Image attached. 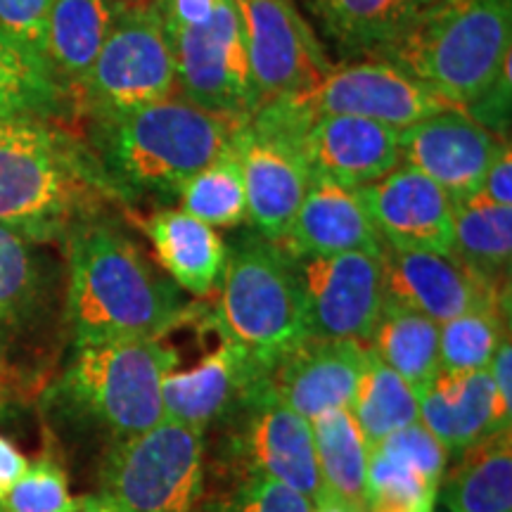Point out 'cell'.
I'll list each match as a JSON object with an SVG mask.
<instances>
[{
	"instance_id": "obj_39",
	"label": "cell",
	"mask_w": 512,
	"mask_h": 512,
	"mask_svg": "<svg viewBox=\"0 0 512 512\" xmlns=\"http://www.w3.org/2000/svg\"><path fill=\"white\" fill-rule=\"evenodd\" d=\"M510 57L503 62V67L498 69L494 81L484 88L482 95L470 102L465 107V112L470 114L477 124H482L486 131H491L498 138L508 136L510 126Z\"/></svg>"
},
{
	"instance_id": "obj_44",
	"label": "cell",
	"mask_w": 512,
	"mask_h": 512,
	"mask_svg": "<svg viewBox=\"0 0 512 512\" xmlns=\"http://www.w3.org/2000/svg\"><path fill=\"white\" fill-rule=\"evenodd\" d=\"M311 512H361V510H356L354 505L342 501V498L330 494V491H323V494H320L316 501H313Z\"/></svg>"
},
{
	"instance_id": "obj_24",
	"label": "cell",
	"mask_w": 512,
	"mask_h": 512,
	"mask_svg": "<svg viewBox=\"0 0 512 512\" xmlns=\"http://www.w3.org/2000/svg\"><path fill=\"white\" fill-rule=\"evenodd\" d=\"M124 8V0H53L46 29V67L64 98H74L79 91Z\"/></svg>"
},
{
	"instance_id": "obj_36",
	"label": "cell",
	"mask_w": 512,
	"mask_h": 512,
	"mask_svg": "<svg viewBox=\"0 0 512 512\" xmlns=\"http://www.w3.org/2000/svg\"><path fill=\"white\" fill-rule=\"evenodd\" d=\"M311 508V498L290 486L273 482V479H245L230 494L216 498L195 512H311Z\"/></svg>"
},
{
	"instance_id": "obj_1",
	"label": "cell",
	"mask_w": 512,
	"mask_h": 512,
	"mask_svg": "<svg viewBox=\"0 0 512 512\" xmlns=\"http://www.w3.org/2000/svg\"><path fill=\"white\" fill-rule=\"evenodd\" d=\"M114 190L91 147L41 117L0 121V226L46 242L98 216Z\"/></svg>"
},
{
	"instance_id": "obj_41",
	"label": "cell",
	"mask_w": 512,
	"mask_h": 512,
	"mask_svg": "<svg viewBox=\"0 0 512 512\" xmlns=\"http://www.w3.org/2000/svg\"><path fill=\"white\" fill-rule=\"evenodd\" d=\"M489 375L491 382H494L498 403H501L503 413L512 418V344L510 337H505L498 349L494 351L489 361Z\"/></svg>"
},
{
	"instance_id": "obj_15",
	"label": "cell",
	"mask_w": 512,
	"mask_h": 512,
	"mask_svg": "<svg viewBox=\"0 0 512 512\" xmlns=\"http://www.w3.org/2000/svg\"><path fill=\"white\" fill-rule=\"evenodd\" d=\"M247 195V223L261 238L278 242L290 228L311 174L294 136L254 112L233 136Z\"/></svg>"
},
{
	"instance_id": "obj_16",
	"label": "cell",
	"mask_w": 512,
	"mask_h": 512,
	"mask_svg": "<svg viewBox=\"0 0 512 512\" xmlns=\"http://www.w3.org/2000/svg\"><path fill=\"white\" fill-rule=\"evenodd\" d=\"M498 140L465 110L451 107L399 131L401 164L430 178L458 204L479 192Z\"/></svg>"
},
{
	"instance_id": "obj_4",
	"label": "cell",
	"mask_w": 512,
	"mask_h": 512,
	"mask_svg": "<svg viewBox=\"0 0 512 512\" xmlns=\"http://www.w3.org/2000/svg\"><path fill=\"white\" fill-rule=\"evenodd\" d=\"M512 55V0H430L373 60L465 110Z\"/></svg>"
},
{
	"instance_id": "obj_27",
	"label": "cell",
	"mask_w": 512,
	"mask_h": 512,
	"mask_svg": "<svg viewBox=\"0 0 512 512\" xmlns=\"http://www.w3.org/2000/svg\"><path fill=\"white\" fill-rule=\"evenodd\" d=\"M451 256L465 268L501 287L512 259V207L472 195L456 204Z\"/></svg>"
},
{
	"instance_id": "obj_14",
	"label": "cell",
	"mask_w": 512,
	"mask_h": 512,
	"mask_svg": "<svg viewBox=\"0 0 512 512\" xmlns=\"http://www.w3.org/2000/svg\"><path fill=\"white\" fill-rule=\"evenodd\" d=\"M256 112L294 136L311 178L363 188L401 166L399 131L392 126L344 114L294 117L275 102H266Z\"/></svg>"
},
{
	"instance_id": "obj_12",
	"label": "cell",
	"mask_w": 512,
	"mask_h": 512,
	"mask_svg": "<svg viewBox=\"0 0 512 512\" xmlns=\"http://www.w3.org/2000/svg\"><path fill=\"white\" fill-rule=\"evenodd\" d=\"M228 458L245 479H273L299 494L316 498L325 491L311 420L261 389L230 415Z\"/></svg>"
},
{
	"instance_id": "obj_17",
	"label": "cell",
	"mask_w": 512,
	"mask_h": 512,
	"mask_svg": "<svg viewBox=\"0 0 512 512\" xmlns=\"http://www.w3.org/2000/svg\"><path fill=\"white\" fill-rule=\"evenodd\" d=\"M358 192L382 245L406 252L451 254L456 204L430 178L401 164Z\"/></svg>"
},
{
	"instance_id": "obj_28",
	"label": "cell",
	"mask_w": 512,
	"mask_h": 512,
	"mask_svg": "<svg viewBox=\"0 0 512 512\" xmlns=\"http://www.w3.org/2000/svg\"><path fill=\"white\" fill-rule=\"evenodd\" d=\"M368 349L418 394L441 373L439 323L415 311L384 304Z\"/></svg>"
},
{
	"instance_id": "obj_26",
	"label": "cell",
	"mask_w": 512,
	"mask_h": 512,
	"mask_svg": "<svg viewBox=\"0 0 512 512\" xmlns=\"http://www.w3.org/2000/svg\"><path fill=\"white\" fill-rule=\"evenodd\" d=\"M439 494L448 512H512V432L489 434L456 453Z\"/></svg>"
},
{
	"instance_id": "obj_32",
	"label": "cell",
	"mask_w": 512,
	"mask_h": 512,
	"mask_svg": "<svg viewBox=\"0 0 512 512\" xmlns=\"http://www.w3.org/2000/svg\"><path fill=\"white\" fill-rule=\"evenodd\" d=\"M64 95L46 67L31 60L0 29V121L17 117L48 119L62 110Z\"/></svg>"
},
{
	"instance_id": "obj_20",
	"label": "cell",
	"mask_w": 512,
	"mask_h": 512,
	"mask_svg": "<svg viewBox=\"0 0 512 512\" xmlns=\"http://www.w3.org/2000/svg\"><path fill=\"white\" fill-rule=\"evenodd\" d=\"M366 358V344L306 337L273 363L268 389L287 408L316 420L351 406Z\"/></svg>"
},
{
	"instance_id": "obj_19",
	"label": "cell",
	"mask_w": 512,
	"mask_h": 512,
	"mask_svg": "<svg viewBox=\"0 0 512 512\" xmlns=\"http://www.w3.org/2000/svg\"><path fill=\"white\" fill-rule=\"evenodd\" d=\"M266 387L264 363L242 347L223 342L200 366L164 377V420L207 432V427L228 420Z\"/></svg>"
},
{
	"instance_id": "obj_40",
	"label": "cell",
	"mask_w": 512,
	"mask_h": 512,
	"mask_svg": "<svg viewBox=\"0 0 512 512\" xmlns=\"http://www.w3.org/2000/svg\"><path fill=\"white\" fill-rule=\"evenodd\" d=\"M477 195L501 207H512V150L508 136L498 140Z\"/></svg>"
},
{
	"instance_id": "obj_13",
	"label": "cell",
	"mask_w": 512,
	"mask_h": 512,
	"mask_svg": "<svg viewBox=\"0 0 512 512\" xmlns=\"http://www.w3.org/2000/svg\"><path fill=\"white\" fill-rule=\"evenodd\" d=\"M235 8L259 107L304 93L335 64L294 0H235Z\"/></svg>"
},
{
	"instance_id": "obj_6",
	"label": "cell",
	"mask_w": 512,
	"mask_h": 512,
	"mask_svg": "<svg viewBox=\"0 0 512 512\" xmlns=\"http://www.w3.org/2000/svg\"><path fill=\"white\" fill-rule=\"evenodd\" d=\"M176 93L202 110L249 119L259 110L235 0H159Z\"/></svg>"
},
{
	"instance_id": "obj_21",
	"label": "cell",
	"mask_w": 512,
	"mask_h": 512,
	"mask_svg": "<svg viewBox=\"0 0 512 512\" xmlns=\"http://www.w3.org/2000/svg\"><path fill=\"white\" fill-rule=\"evenodd\" d=\"M275 245L290 259L382 252V238L361 192L330 178H311L290 228Z\"/></svg>"
},
{
	"instance_id": "obj_8",
	"label": "cell",
	"mask_w": 512,
	"mask_h": 512,
	"mask_svg": "<svg viewBox=\"0 0 512 512\" xmlns=\"http://www.w3.org/2000/svg\"><path fill=\"white\" fill-rule=\"evenodd\" d=\"M176 93V67L159 0L126 5L74 102L91 121L143 110Z\"/></svg>"
},
{
	"instance_id": "obj_34",
	"label": "cell",
	"mask_w": 512,
	"mask_h": 512,
	"mask_svg": "<svg viewBox=\"0 0 512 512\" xmlns=\"http://www.w3.org/2000/svg\"><path fill=\"white\" fill-rule=\"evenodd\" d=\"M41 290V271L34 240L0 226V325L17 323L34 306Z\"/></svg>"
},
{
	"instance_id": "obj_3",
	"label": "cell",
	"mask_w": 512,
	"mask_h": 512,
	"mask_svg": "<svg viewBox=\"0 0 512 512\" xmlns=\"http://www.w3.org/2000/svg\"><path fill=\"white\" fill-rule=\"evenodd\" d=\"M242 121L174 93L143 110L91 121L88 147L119 195H178L192 174L226 150Z\"/></svg>"
},
{
	"instance_id": "obj_37",
	"label": "cell",
	"mask_w": 512,
	"mask_h": 512,
	"mask_svg": "<svg viewBox=\"0 0 512 512\" xmlns=\"http://www.w3.org/2000/svg\"><path fill=\"white\" fill-rule=\"evenodd\" d=\"M50 5L53 0H0V29L41 67H46Z\"/></svg>"
},
{
	"instance_id": "obj_42",
	"label": "cell",
	"mask_w": 512,
	"mask_h": 512,
	"mask_svg": "<svg viewBox=\"0 0 512 512\" xmlns=\"http://www.w3.org/2000/svg\"><path fill=\"white\" fill-rule=\"evenodd\" d=\"M27 458L17 451L15 444L5 437H0V501L8 496V491L15 486L19 477L27 472Z\"/></svg>"
},
{
	"instance_id": "obj_33",
	"label": "cell",
	"mask_w": 512,
	"mask_h": 512,
	"mask_svg": "<svg viewBox=\"0 0 512 512\" xmlns=\"http://www.w3.org/2000/svg\"><path fill=\"white\" fill-rule=\"evenodd\" d=\"M503 335V302L484 304L439 325L441 373H472L489 368Z\"/></svg>"
},
{
	"instance_id": "obj_29",
	"label": "cell",
	"mask_w": 512,
	"mask_h": 512,
	"mask_svg": "<svg viewBox=\"0 0 512 512\" xmlns=\"http://www.w3.org/2000/svg\"><path fill=\"white\" fill-rule=\"evenodd\" d=\"M311 427L325 491L368 512V444L354 415L349 408H337L311 420Z\"/></svg>"
},
{
	"instance_id": "obj_46",
	"label": "cell",
	"mask_w": 512,
	"mask_h": 512,
	"mask_svg": "<svg viewBox=\"0 0 512 512\" xmlns=\"http://www.w3.org/2000/svg\"><path fill=\"white\" fill-rule=\"evenodd\" d=\"M420 512H434V508H430V510H420Z\"/></svg>"
},
{
	"instance_id": "obj_35",
	"label": "cell",
	"mask_w": 512,
	"mask_h": 512,
	"mask_svg": "<svg viewBox=\"0 0 512 512\" xmlns=\"http://www.w3.org/2000/svg\"><path fill=\"white\" fill-rule=\"evenodd\" d=\"M0 505L8 512H72L76 498L69 494L62 467L43 458L27 467Z\"/></svg>"
},
{
	"instance_id": "obj_30",
	"label": "cell",
	"mask_w": 512,
	"mask_h": 512,
	"mask_svg": "<svg viewBox=\"0 0 512 512\" xmlns=\"http://www.w3.org/2000/svg\"><path fill=\"white\" fill-rule=\"evenodd\" d=\"M368 446L420 422L418 392L368 349L366 366L349 406Z\"/></svg>"
},
{
	"instance_id": "obj_7",
	"label": "cell",
	"mask_w": 512,
	"mask_h": 512,
	"mask_svg": "<svg viewBox=\"0 0 512 512\" xmlns=\"http://www.w3.org/2000/svg\"><path fill=\"white\" fill-rule=\"evenodd\" d=\"M178 354L157 337L79 347L62 377V392L117 439L164 420L162 384Z\"/></svg>"
},
{
	"instance_id": "obj_2",
	"label": "cell",
	"mask_w": 512,
	"mask_h": 512,
	"mask_svg": "<svg viewBox=\"0 0 512 512\" xmlns=\"http://www.w3.org/2000/svg\"><path fill=\"white\" fill-rule=\"evenodd\" d=\"M67 313L79 349L159 337L183 302L119 228L91 219L69 233Z\"/></svg>"
},
{
	"instance_id": "obj_9",
	"label": "cell",
	"mask_w": 512,
	"mask_h": 512,
	"mask_svg": "<svg viewBox=\"0 0 512 512\" xmlns=\"http://www.w3.org/2000/svg\"><path fill=\"white\" fill-rule=\"evenodd\" d=\"M204 491V432L162 420L117 439L102 467V496L126 512H195Z\"/></svg>"
},
{
	"instance_id": "obj_31",
	"label": "cell",
	"mask_w": 512,
	"mask_h": 512,
	"mask_svg": "<svg viewBox=\"0 0 512 512\" xmlns=\"http://www.w3.org/2000/svg\"><path fill=\"white\" fill-rule=\"evenodd\" d=\"M181 209L211 228H235L247 223V195L233 140L178 190Z\"/></svg>"
},
{
	"instance_id": "obj_47",
	"label": "cell",
	"mask_w": 512,
	"mask_h": 512,
	"mask_svg": "<svg viewBox=\"0 0 512 512\" xmlns=\"http://www.w3.org/2000/svg\"><path fill=\"white\" fill-rule=\"evenodd\" d=\"M0 512H8V510H5V508H3V505H0Z\"/></svg>"
},
{
	"instance_id": "obj_5",
	"label": "cell",
	"mask_w": 512,
	"mask_h": 512,
	"mask_svg": "<svg viewBox=\"0 0 512 512\" xmlns=\"http://www.w3.org/2000/svg\"><path fill=\"white\" fill-rule=\"evenodd\" d=\"M226 247L216 325L228 344L249 351L271 370L285 351L306 339L294 266L256 230Z\"/></svg>"
},
{
	"instance_id": "obj_10",
	"label": "cell",
	"mask_w": 512,
	"mask_h": 512,
	"mask_svg": "<svg viewBox=\"0 0 512 512\" xmlns=\"http://www.w3.org/2000/svg\"><path fill=\"white\" fill-rule=\"evenodd\" d=\"M294 117L344 114L392 126L396 131L451 110L446 98L384 60L337 62L304 93L273 100Z\"/></svg>"
},
{
	"instance_id": "obj_45",
	"label": "cell",
	"mask_w": 512,
	"mask_h": 512,
	"mask_svg": "<svg viewBox=\"0 0 512 512\" xmlns=\"http://www.w3.org/2000/svg\"><path fill=\"white\" fill-rule=\"evenodd\" d=\"M126 5H138V3H145V0H124Z\"/></svg>"
},
{
	"instance_id": "obj_22",
	"label": "cell",
	"mask_w": 512,
	"mask_h": 512,
	"mask_svg": "<svg viewBox=\"0 0 512 512\" xmlns=\"http://www.w3.org/2000/svg\"><path fill=\"white\" fill-rule=\"evenodd\" d=\"M430 0H294L332 62L370 60Z\"/></svg>"
},
{
	"instance_id": "obj_23",
	"label": "cell",
	"mask_w": 512,
	"mask_h": 512,
	"mask_svg": "<svg viewBox=\"0 0 512 512\" xmlns=\"http://www.w3.org/2000/svg\"><path fill=\"white\" fill-rule=\"evenodd\" d=\"M418 399L420 422L437 437L448 456H456L489 434L510 430L512 425V418L498 403L489 370L439 373Z\"/></svg>"
},
{
	"instance_id": "obj_18",
	"label": "cell",
	"mask_w": 512,
	"mask_h": 512,
	"mask_svg": "<svg viewBox=\"0 0 512 512\" xmlns=\"http://www.w3.org/2000/svg\"><path fill=\"white\" fill-rule=\"evenodd\" d=\"M384 304L432 318L460 316L484 304L501 302V287L486 283L451 254L406 252L382 245Z\"/></svg>"
},
{
	"instance_id": "obj_25",
	"label": "cell",
	"mask_w": 512,
	"mask_h": 512,
	"mask_svg": "<svg viewBox=\"0 0 512 512\" xmlns=\"http://www.w3.org/2000/svg\"><path fill=\"white\" fill-rule=\"evenodd\" d=\"M145 233L178 290L192 297L219 290L228 247L214 228L183 209H162L145 221Z\"/></svg>"
},
{
	"instance_id": "obj_38",
	"label": "cell",
	"mask_w": 512,
	"mask_h": 512,
	"mask_svg": "<svg viewBox=\"0 0 512 512\" xmlns=\"http://www.w3.org/2000/svg\"><path fill=\"white\" fill-rule=\"evenodd\" d=\"M373 446L382 448V451L392 453V456L401 458L403 463L415 467V470H418L425 479H430L432 484H441V477H444L446 472L448 453L422 422L403 427V430L389 434L387 439L377 441Z\"/></svg>"
},
{
	"instance_id": "obj_11",
	"label": "cell",
	"mask_w": 512,
	"mask_h": 512,
	"mask_svg": "<svg viewBox=\"0 0 512 512\" xmlns=\"http://www.w3.org/2000/svg\"><path fill=\"white\" fill-rule=\"evenodd\" d=\"M311 339L366 344L384 306L380 252L290 259Z\"/></svg>"
},
{
	"instance_id": "obj_43",
	"label": "cell",
	"mask_w": 512,
	"mask_h": 512,
	"mask_svg": "<svg viewBox=\"0 0 512 512\" xmlns=\"http://www.w3.org/2000/svg\"><path fill=\"white\" fill-rule=\"evenodd\" d=\"M72 512H126L119 503H114L107 496H91V498H79Z\"/></svg>"
}]
</instances>
